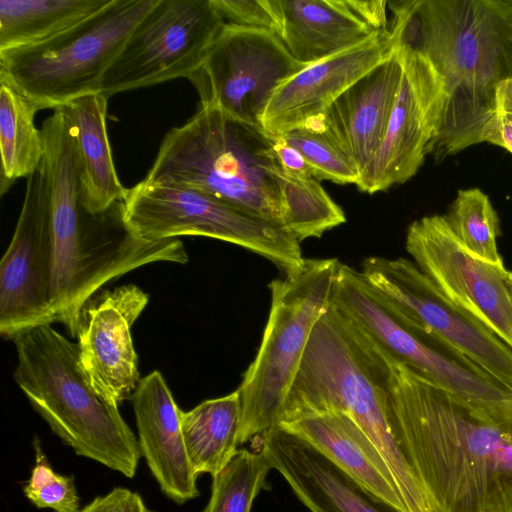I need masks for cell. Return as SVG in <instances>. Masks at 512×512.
Here are the masks:
<instances>
[{
	"instance_id": "6da1fadb",
	"label": "cell",
	"mask_w": 512,
	"mask_h": 512,
	"mask_svg": "<svg viewBox=\"0 0 512 512\" xmlns=\"http://www.w3.org/2000/svg\"><path fill=\"white\" fill-rule=\"evenodd\" d=\"M382 353L390 426L435 512H512V400L452 394Z\"/></svg>"
},
{
	"instance_id": "7a4b0ae2",
	"label": "cell",
	"mask_w": 512,
	"mask_h": 512,
	"mask_svg": "<svg viewBox=\"0 0 512 512\" xmlns=\"http://www.w3.org/2000/svg\"><path fill=\"white\" fill-rule=\"evenodd\" d=\"M390 41L427 58L445 107L428 154L442 161L479 143L497 86L512 78V0H388Z\"/></svg>"
},
{
	"instance_id": "3957f363",
	"label": "cell",
	"mask_w": 512,
	"mask_h": 512,
	"mask_svg": "<svg viewBox=\"0 0 512 512\" xmlns=\"http://www.w3.org/2000/svg\"><path fill=\"white\" fill-rule=\"evenodd\" d=\"M43 162L51 208L52 308L74 337L84 303L108 282L155 262L185 264L178 239L147 241L125 223L122 202L104 213L83 206L73 139L60 115L42 123Z\"/></svg>"
},
{
	"instance_id": "277c9868",
	"label": "cell",
	"mask_w": 512,
	"mask_h": 512,
	"mask_svg": "<svg viewBox=\"0 0 512 512\" xmlns=\"http://www.w3.org/2000/svg\"><path fill=\"white\" fill-rule=\"evenodd\" d=\"M279 169L273 136L259 124L200 107L166 133L143 180L205 192L286 229Z\"/></svg>"
},
{
	"instance_id": "5b68a950",
	"label": "cell",
	"mask_w": 512,
	"mask_h": 512,
	"mask_svg": "<svg viewBox=\"0 0 512 512\" xmlns=\"http://www.w3.org/2000/svg\"><path fill=\"white\" fill-rule=\"evenodd\" d=\"M332 411L346 414L360 427L395 481L410 475L389 422L383 354L330 303L311 331L278 424Z\"/></svg>"
},
{
	"instance_id": "8992f818",
	"label": "cell",
	"mask_w": 512,
	"mask_h": 512,
	"mask_svg": "<svg viewBox=\"0 0 512 512\" xmlns=\"http://www.w3.org/2000/svg\"><path fill=\"white\" fill-rule=\"evenodd\" d=\"M14 380L52 431L77 455L132 478L141 450L118 405L99 394L87 378L77 343L51 325L14 339Z\"/></svg>"
},
{
	"instance_id": "52a82bcc",
	"label": "cell",
	"mask_w": 512,
	"mask_h": 512,
	"mask_svg": "<svg viewBox=\"0 0 512 512\" xmlns=\"http://www.w3.org/2000/svg\"><path fill=\"white\" fill-rule=\"evenodd\" d=\"M338 263L336 258L306 259L298 273L270 282L263 337L238 387L239 445L278 425L311 331L331 303Z\"/></svg>"
},
{
	"instance_id": "ba28073f",
	"label": "cell",
	"mask_w": 512,
	"mask_h": 512,
	"mask_svg": "<svg viewBox=\"0 0 512 512\" xmlns=\"http://www.w3.org/2000/svg\"><path fill=\"white\" fill-rule=\"evenodd\" d=\"M157 0H111L61 34L34 46L0 53V81L40 109H56L98 93L107 70Z\"/></svg>"
},
{
	"instance_id": "9c48e42d",
	"label": "cell",
	"mask_w": 512,
	"mask_h": 512,
	"mask_svg": "<svg viewBox=\"0 0 512 512\" xmlns=\"http://www.w3.org/2000/svg\"><path fill=\"white\" fill-rule=\"evenodd\" d=\"M122 211L128 227L147 241L219 239L266 258L285 276L298 273L306 261L301 242L288 230L193 188L142 180L128 189Z\"/></svg>"
},
{
	"instance_id": "30bf717a",
	"label": "cell",
	"mask_w": 512,
	"mask_h": 512,
	"mask_svg": "<svg viewBox=\"0 0 512 512\" xmlns=\"http://www.w3.org/2000/svg\"><path fill=\"white\" fill-rule=\"evenodd\" d=\"M331 303L380 350L433 385L476 400H512L509 388L447 344L404 322L361 271L340 261Z\"/></svg>"
},
{
	"instance_id": "8fae6325",
	"label": "cell",
	"mask_w": 512,
	"mask_h": 512,
	"mask_svg": "<svg viewBox=\"0 0 512 512\" xmlns=\"http://www.w3.org/2000/svg\"><path fill=\"white\" fill-rule=\"evenodd\" d=\"M361 272L404 322L447 344L512 391V348L446 298L414 262L371 256Z\"/></svg>"
},
{
	"instance_id": "7c38bea8",
	"label": "cell",
	"mask_w": 512,
	"mask_h": 512,
	"mask_svg": "<svg viewBox=\"0 0 512 512\" xmlns=\"http://www.w3.org/2000/svg\"><path fill=\"white\" fill-rule=\"evenodd\" d=\"M224 24L212 0H157L105 73L100 93L109 98L188 78Z\"/></svg>"
},
{
	"instance_id": "4fadbf2b",
	"label": "cell",
	"mask_w": 512,
	"mask_h": 512,
	"mask_svg": "<svg viewBox=\"0 0 512 512\" xmlns=\"http://www.w3.org/2000/svg\"><path fill=\"white\" fill-rule=\"evenodd\" d=\"M305 66L276 34L224 24L187 79L199 95L200 107L260 125L276 88Z\"/></svg>"
},
{
	"instance_id": "5bb4252c",
	"label": "cell",
	"mask_w": 512,
	"mask_h": 512,
	"mask_svg": "<svg viewBox=\"0 0 512 512\" xmlns=\"http://www.w3.org/2000/svg\"><path fill=\"white\" fill-rule=\"evenodd\" d=\"M53 248L44 162L27 177L18 222L0 263V333H21L56 322L52 308Z\"/></svg>"
},
{
	"instance_id": "9a60e30c",
	"label": "cell",
	"mask_w": 512,
	"mask_h": 512,
	"mask_svg": "<svg viewBox=\"0 0 512 512\" xmlns=\"http://www.w3.org/2000/svg\"><path fill=\"white\" fill-rule=\"evenodd\" d=\"M405 248L415 265L446 298L512 348V290L504 265L469 253L443 215L413 221L407 229Z\"/></svg>"
},
{
	"instance_id": "2e32d148",
	"label": "cell",
	"mask_w": 512,
	"mask_h": 512,
	"mask_svg": "<svg viewBox=\"0 0 512 512\" xmlns=\"http://www.w3.org/2000/svg\"><path fill=\"white\" fill-rule=\"evenodd\" d=\"M392 46L399 55L402 78L382 144L356 185L369 194L402 184L418 172L438 134L445 107L444 82L430 61L406 47Z\"/></svg>"
},
{
	"instance_id": "e0dca14e",
	"label": "cell",
	"mask_w": 512,
	"mask_h": 512,
	"mask_svg": "<svg viewBox=\"0 0 512 512\" xmlns=\"http://www.w3.org/2000/svg\"><path fill=\"white\" fill-rule=\"evenodd\" d=\"M148 299L134 284L101 289L77 318L74 337L81 366L94 389L116 405L132 398L141 380L131 327Z\"/></svg>"
},
{
	"instance_id": "ac0fdd59",
	"label": "cell",
	"mask_w": 512,
	"mask_h": 512,
	"mask_svg": "<svg viewBox=\"0 0 512 512\" xmlns=\"http://www.w3.org/2000/svg\"><path fill=\"white\" fill-rule=\"evenodd\" d=\"M391 51L389 32H377L349 49L305 66L276 88L260 126L274 137L311 126L342 92Z\"/></svg>"
},
{
	"instance_id": "d6986e66",
	"label": "cell",
	"mask_w": 512,
	"mask_h": 512,
	"mask_svg": "<svg viewBox=\"0 0 512 512\" xmlns=\"http://www.w3.org/2000/svg\"><path fill=\"white\" fill-rule=\"evenodd\" d=\"M402 78L397 50L342 92L311 126L342 152L359 171L378 152Z\"/></svg>"
},
{
	"instance_id": "ffe728a7",
	"label": "cell",
	"mask_w": 512,
	"mask_h": 512,
	"mask_svg": "<svg viewBox=\"0 0 512 512\" xmlns=\"http://www.w3.org/2000/svg\"><path fill=\"white\" fill-rule=\"evenodd\" d=\"M258 437L272 469L311 512H396L294 433L276 425Z\"/></svg>"
},
{
	"instance_id": "44dd1931",
	"label": "cell",
	"mask_w": 512,
	"mask_h": 512,
	"mask_svg": "<svg viewBox=\"0 0 512 512\" xmlns=\"http://www.w3.org/2000/svg\"><path fill=\"white\" fill-rule=\"evenodd\" d=\"M141 454L161 491L178 504L199 495L189 461L181 411L159 371L140 380L132 395Z\"/></svg>"
},
{
	"instance_id": "7402d4cb",
	"label": "cell",
	"mask_w": 512,
	"mask_h": 512,
	"mask_svg": "<svg viewBox=\"0 0 512 512\" xmlns=\"http://www.w3.org/2000/svg\"><path fill=\"white\" fill-rule=\"evenodd\" d=\"M278 425L312 445L372 497L396 512H407L384 460L349 416L321 412Z\"/></svg>"
},
{
	"instance_id": "603a6c76",
	"label": "cell",
	"mask_w": 512,
	"mask_h": 512,
	"mask_svg": "<svg viewBox=\"0 0 512 512\" xmlns=\"http://www.w3.org/2000/svg\"><path fill=\"white\" fill-rule=\"evenodd\" d=\"M107 100L100 92L91 93L54 109L64 117L73 139L82 203L93 215L123 202L128 192L113 161L106 126Z\"/></svg>"
},
{
	"instance_id": "cb8c5ba5",
	"label": "cell",
	"mask_w": 512,
	"mask_h": 512,
	"mask_svg": "<svg viewBox=\"0 0 512 512\" xmlns=\"http://www.w3.org/2000/svg\"><path fill=\"white\" fill-rule=\"evenodd\" d=\"M278 37L293 58L310 65L349 49L375 32L346 0H276Z\"/></svg>"
},
{
	"instance_id": "d4e9b609",
	"label": "cell",
	"mask_w": 512,
	"mask_h": 512,
	"mask_svg": "<svg viewBox=\"0 0 512 512\" xmlns=\"http://www.w3.org/2000/svg\"><path fill=\"white\" fill-rule=\"evenodd\" d=\"M181 427L191 466L197 475L212 477L220 472L238 450L241 399L237 390L181 411Z\"/></svg>"
},
{
	"instance_id": "484cf974",
	"label": "cell",
	"mask_w": 512,
	"mask_h": 512,
	"mask_svg": "<svg viewBox=\"0 0 512 512\" xmlns=\"http://www.w3.org/2000/svg\"><path fill=\"white\" fill-rule=\"evenodd\" d=\"M111 0H0V53L37 45L93 15Z\"/></svg>"
},
{
	"instance_id": "4316f807",
	"label": "cell",
	"mask_w": 512,
	"mask_h": 512,
	"mask_svg": "<svg viewBox=\"0 0 512 512\" xmlns=\"http://www.w3.org/2000/svg\"><path fill=\"white\" fill-rule=\"evenodd\" d=\"M39 106L7 82L0 81V194L31 175L44 158L41 129L35 126Z\"/></svg>"
},
{
	"instance_id": "83f0119b",
	"label": "cell",
	"mask_w": 512,
	"mask_h": 512,
	"mask_svg": "<svg viewBox=\"0 0 512 512\" xmlns=\"http://www.w3.org/2000/svg\"><path fill=\"white\" fill-rule=\"evenodd\" d=\"M285 228L300 242L320 238L346 221L342 208L314 177L278 172Z\"/></svg>"
},
{
	"instance_id": "f1b7e54d",
	"label": "cell",
	"mask_w": 512,
	"mask_h": 512,
	"mask_svg": "<svg viewBox=\"0 0 512 512\" xmlns=\"http://www.w3.org/2000/svg\"><path fill=\"white\" fill-rule=\"evenodd\" d=\"M443 217L469 253L486 262L504 265L497 246L499 219L483 191L478 188L459 190Z\"/></svg>"
},
{
	"instance_id": "f546056e",
	"label": "cell",
	"mask_w": 512,
	"mask_h": 512,
	"mask_svg": "<svg viewBox=\"0 0 512 512\" xmlns=\"http://www.w3.org/2000/svg\"><path fill=\"white\" fill-rule=\"evenodd\" d=\"M271 469L261 449H238L212 477L211 497L202 512H250L257 495L263 489L270 490L266 479Z\"/></svg>"
},
{
	"instance_id": "4dcf8cb0",
	"label": "cell",
	"mask_w": 512,
	"mask_h": 512,
	"mask_svg": "<svg viewBox=\"0 0 512 512\" xmlns=\"http://www.w3.org/2000/svg\"><path fill=\"white\" fill-rule=\"evenodd\" d=\"M279 137L304 157L316 180L355 185L359 182L360 174L355 166L316 130L303 127Z\"/></svg>"
},
{
	"instance_id": "1f68e13d",
	"label": "cell",
	"mask_w": 512,
	"mask_h": 512,
	"mask_svg": "<svg viewBox=\"0 0 512 512\" xmlns=\"http://www.w3.org/2000/svg\"><path fill=\"white\" fill-rule=\"evenodd\" d=\"M33 446L36 461L31 476L23 487L26 497L38 508H51L53 512H80L73 477L59 474L52 469L37 437Z\"/></svg>"
},
{
	"instance_id": "d6a6232c",
	"label": "cell",
	"mask_w": 512,
	"mask_h": 512,
	"mask_svg": "<svg viewBox=\"0 0 512 512\" xmlns=\"http://www.w3.org/2000/svg\"><path fill=\"white\" fill-rule=\"evenodd\" d=\"M225 24L262 29L278 36L276 0H212Z\"/></svg>"
},
{
	"instance_id": "836d02e7",
	"label": "cell",
	"mask_w": 512,
	"mask_h": 512,
	"mask_svg": "<svg viewBox=\"0 0 512 512\" xmlns=\"http://www.w3.org/2000/svg\"><path fill=\"white\" fill-rule=\"evenodd\" d=\"M483 142L503 147L512 154V78L505 79L497 86L494 114Z\"/></svg>"
},
{
	"instance_id": "e575fe53",
	"label": "cell",
	"mask_w": 512,
	"mask_h": 512,
	"mask_svg": "<svg viewBox=\"0 0 512 512\" xmlns=\"http://www.w3.org/2000/svg\"><path fill=\"white\" fill-rule=\"evenodd\" d=\"M80 512H154L141 496L126 488L117 487L104 496L93 499Z\"/></svg>"
},
{
	"instance_id": "d590c367",
	"label": "cell",
	"mask_w": 512,
	"mask_h": 512,
	"mask_svg": "<svg viewBox=\"0 0 512 512\" xmlns=\"http://www.w3.org/2000/svg\"><path fill=\"white\" fill-rule=\"evenodd\" d=\"M348 7L375 32H389L387 19V1H351Z\"/></svg>"
},
{
	"instance_id": "8d00e7d4",
	"label": "cell",
	"mask_w": 512,
	"mask_h": 512,
	"mask_svg": "<svg viewBox=\"0 0 512 512\" xmlns=\"http://www.w3.org/2000/svg\"><path fill=\"white\" fill-rule=\"evenodd\" d=\"M272 136V135H271ZM275 154L280 168L289 174L313 177V172L304 157L281 137H274Z\"/></svg>"
},
{
	"instance_id": "74e56055",
	"label": "cell",
	"mask_w": 512,
	"mask_h": 512,
	"mask_svg": "<svg viewBox=\"0 0 512 512\" xmlns=\"http://www.w3.org/2000/svg\"><path fill=\"white\" fill-rule=\"evenodd\" d=\"M508 280H509V283H510V286H511V290H512V272H510V271L508 273Z\"/></svg>"
}]
</instances>
